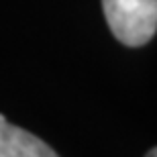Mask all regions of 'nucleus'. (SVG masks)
<instances>
[{
	"instance_id": "obj_1",
	"label": "nucleus",
	"mask_w": 157,
	"mask_h": 157,
	"mask_svg": "<svg viewBox=\"0 0 157 157\" xmlns=\"http://www.w3.org/2000/svg\"><path fill=\"white\" fill-rule=\"evenodd\" d=\"M112 35L127 47H141L157 31V0H102Z\"/></svg>"
},
{
	"instance_id": "obj_2",
	"label": "nucleus",
	"mask_w": 157,
	"mask_h": 157,
	"mask_svg": "<svg viewBox=\"0 0 157 157\" xmlns=\"http://www.w3.org/2000/svg\"><path fill=\"white\" fill-rule=\"evenodd\" d=\"M0 157H59L33 133L14 127L0 114Z\"/></svg>"
},
{
	"instance_id": "obj_3",
	"label": "nucleus",
	"mask_w": 157,
	"mask_h": 157,
	"mask_svg": "<svg viewBox=\"0 0 157 157\" xmlns=\"http://www.w3.org/2000/svg\"><path fill=\"white\" fill-rule=\"evenodd\" d=\"M145 157H157V147H155V149H151V151L147 153V155H145Z\"/></svg>"
}]
</instances>
